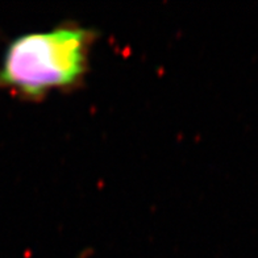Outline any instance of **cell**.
Instances as JSON below:
<instances>
[{
	"mask_svg": "<svg viewBox=\"0 0 258 258\" xmlns=\"http://www.w3.org/2000/svg\"><path fill=\"white\" fill-rule=\"evenodd\" d=\"M95 41L94 29L74 21L17 36L0 61V89L28 102H42L53 91H74L89 74Z\"/></svg>",
	"mask_w": 258,
	"mask_h": 258,
	"instance_id": "cell-1",
	"label": "cell"
}]
</instances>
